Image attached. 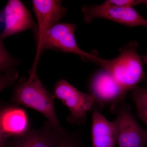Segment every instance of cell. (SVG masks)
<instances>
[{"mask_svg":"<svg viewBox=\"0 0 147 147\" xmlns=\"http://www.w3.org/2000/svg\"><path fill=\"white\" fill-rule=\"evenodd\" d=\"M53 94L68 108L70 114L67 121L73 124H84L88 112L97 110L96 106L100 108L92 95L80 91L64 79L55 84Z\"/></svg>","mask_w":147,"mask_h":147,"instance_id":"277c9868","label":"cell"},{"mask_svg":"<svg viewBox=\"0 0 147 147\" xmlns=\"http://www.w3.org/2000/svg\"><path fill=\"white\" fill-rule=\"evenodd\" d=\"M55 147H86L80 134L63 129L58 138Z\"/></svg>","mask_w":147,"mask_h":147,"instance_id":"5bb4252c","label":"cell"},{"mask_svg":"<svg viewBox=\"0 0 147 147\" xmlns=\"http://www.w3.org/2000/svg\"><path fill=\"white\" fill-rule=\"evenodd\" d=\"M32 3L38 23L37 31L35 34L37 43L47 31L66 16L67 9L58 0H33Z\"/></svg>","mask_w":147,"mask_h":147,"instance_id":"30bf717a","label":"cell"},{"mask_svg":"<svg viewBox=\"0 0 147 147\" xmlns=\"http://www.w3.org/2000/svg\"><path fill=\"white\" fill-rule=\"evenodd\" d=\"M90 94L92 95L100 106L111 108L125 99L127 92L105 70L98 71L93 76L89 84Z\"/></svg>","mask_w":147,"mask_h":147,"instance_id":"9c48e42d","label":"cell"},{"mask_svg":"<svg viewBox=\"0 0 147 147\" xmlns=\"http://www.w3.org/2000/svg\"><path fill=\"white\" fill-rule=\"evenodd\" d=\"M131 91V98L136 105L138 115L147 125V88L138 86Z\"/></svg>","mask_w":147,"mask_h":147,"instance_id":"4fadbf2b","label":"cell"},{"mask_svg":"<svg viewBox=\"0 0 147 147\" xmlns=\"http://www.w3.org/2000/svg\"><path fill=\"white\" fill-rule=\"evenodd\" d=\"M76 26L68 23H58L47 31L37 43L36 55L32 68L37 69L42 51L50 49L79 55L84 61L97 63L100 58L82 50L76 42L75 32Z\"/></svg>","mask_w":147,"mask_h":147,"instance_id":"3957f363","label":"cell"},{"mask_svg":"<svg viewBox=\"0 0 147 147\" xmlns=\"http://www.w3.org/2000/svg\"><path fill=\"white\" fill-rule=\"evenodd\" d=\"M117 117L114 121L119 147H144L147 131L142 128L131 112L125 99L110 108Z\"/></svg>","mask_w":147,"mask_h":147,"instance_id":"5b68a950","label":"cell"},{"mask_svg":"<svg viewBox=\"0 0 147 147\" xmlns=\"http://www.w3.org/2000/svg\"><path fill=\"white\" fill-rule=\"evenodd\" d=\"M63 129L47 121L41 128H31L24 135L10 139L5 147H55Z\"/></svg>","mask_w":147,"mask_h":147,"instance_id":"8fae6325","label":"cell"},{"mask_svg":"<svg viewBox=\"0 0 147 147\" xmlns=\"http://www.w3.org/2000/svg\"><path fill=\"white\" fill-rule=\"evenodd\" d=\"M28 79L23 78L14 88L11 101L16 105L32 108L45 116L53 125L61 128L55 113L54 95L42 85L36 70L30 69Z\"/></svg>","mask_w":147,"mask_h":147,"instance_id":"7a4b0ae2","label":"cell"},{"mask_svg":"<svg viewBox=\"0 0 147 147\" xmlns=\"http://www.w3.org/2000/svg\"><path fill=\"white\" fill-rule=\"evenodd\" d=\"M138 44L131 41L120 49L119 55L112 59L100 58L97 64L110 74L126 92L144 80L143 61L137 52Z\"/></svg>","mask_w":147,"mask_h":147,"instance_id":"6da1fadb","label":"cell"},{"mask_svg":"<svg viewBox=\"0 0 147 147\" xmlns=\"http://www.w3.org/2000/svg\"><path fill=\"white\" fill-rule=\"evenodd\" d=\"M87 24L96 18L108 19L131 27H147V19L142 17L133 7L112 5L105 2L99 5H84L82 8Z\"/></svg>","mask_w":147,"mask_h":147,"instance_id":"8992f818","label":"cell"},{"mask_svg":"<svg viewBox=\"0 0 147 147\" xmlns=\"http://www.w3.org/2000/svg\"><path fill=\"white\" fill-rule=\"evenodd\" d=\"M28 116L18 105L1 107L0 113V147H5L12 138L20 137L30 129Z\"/></svg>","mask_w":147,"mask_h":147,"instance_id":"52a82bcc","label":"cell"},{"mask_svg":"<svg viewBox=\"0 0 147 147\" xmlns=\"http://www.w3.org/2000/svg\"><path fill=\"white\" fill-rule=\"evenodd\" d=\"M15 61L11 57L6 50L2 40L0 41V70L1 71L8 72L15 65Z\"/></svg>","mask_w":147,"mask_h":147,"instance_id":"9a60e30c","label":"cell"},{"mask_svg":"<svg viewBox=\"0 0 147 147\" xmlns=\"http://www.w3.org/2000/svg\"><path fill=\"white\" fill-rule=\"evenodd\" d=\"M142 61H144L145 63L147 64V55H144V56H141Z\"/></svg>","mask_w":147,"mask_h":147,"instance_id":"2e32d148","label":"cell"},{"mask_svg":"<svg viewBox=\"0 0 147 147\" xmlns=\"http://www.w3.org/2000/svg\"><path fill=\"white\" fill-rule=\"evenodd\" d=\"M91 137L92 147H115L117 142L114 121H108L98 110L93 111Z\"/></svg>","mask_w":147,"mask_h":147,"instance_id":"7c38bea8","label":"cell"},{"mask_svg":"<svg viewBox=\"0 0 147 147\" xmlns=\"http://www.w3.org/2000/svg\"><path fill=\"white\" fill-rule=\"evenodd\" d=\"M4 29L1 39L32 29L34 34L37 31V25L35 23L30 11L19 0H9L2 12Z\"/></svg>","mask_w":147,"mask_h":147,"instance_id":"ba28073f","label":"cell"}]
</instances>
